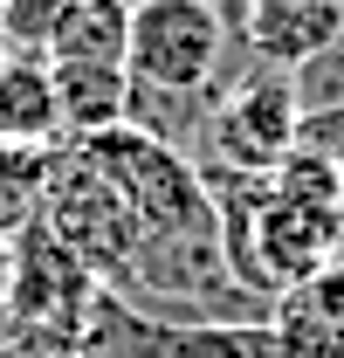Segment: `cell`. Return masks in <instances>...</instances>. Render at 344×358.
Listing matches in <instances>:
<instances>
[{
	"mask_svg": "<svg viewBox=\"0 0 344 358\" xmlns=\"http://www.w3.org/2000/svg\"><path fill=\"white\" fill-rule=\"evenodd\" d=\"M42 227L89 268V275H96V282H103V289H124V282H131V262H138V221H131L124 193L96 173L76 145H55Z\"/></svg>",
	"mask_w": 344,
	"mask_h": 358,
	"instance_id": "1",
	"label": "cell"
},
{
	"mask_svg": "<svg viewBox=\"0 0 344 358\" xmlns=\"http://www.w3.org/2000/svg\"><path fill=\"white\" fill-rule=\"evenodd\" d=\"M331 268H344V207L268 193L248 221V234H241V255L227 275H234L241 296H289V289L331 275Z\"/></svg>",
	"mask_w": 344,
	"mask_h": 358,
	"instance_id": "2",
	"label": "cell"
},
{
	"mask_svg": "<svg viewBox=\"0 0 344 358\" xmlns=\"http://www.w3.org/2000/svg\"><path fill=\"white\" fill-rule=\"evenodd\" d=\"M227 62V14L214 0H131V83L166 96H207Z\"/></svg>",
	"mask_w": 344,
	"mask_h": 358,
	"instance_id": "3",
	"label": "cell"
},
{
	"mask_svg": "<svg viewBox=\"0 0 344 358\" xmlns=\"http://www.w3.org/2000/svg\"><path fill=\"white\" fill-rule=\"evenodd\" d=\"M303 145V90L282 69H248L241 83L207 110V166L268 179Z\"/></svg>",
	"mask_w": 344,
	"mask_h": 358,
	"instance_id": "4",
	"label": "cell"
},
{
	"mask_svg": "<svg viewBox=\"0 0 344 358\" xmlns=\"http://www.w3.org/2000/svg\"><path fill=\"white\" fill-rule=\"evenodd\" d=\"M48 69H55L62 145H89L131 124V69H89V62H48Z\"/></svg>",
	"mask_w": 344,
	"mask_h": 358,
	"instance_id": "5",
	"label": "cell"
},
{
	"mask_svg": "<svg viewBox=\"0 0 344 358\" xmlns=\"http://www.w3.org/2000/svg\"><path fill=\"white\" fill-rule=\"evenodd\" d=\"M0 145H62L48 55H0Z\"/></svg>",
	"mask_w": 344,
	"mask_h": 358,
	"instance_id": "6",
	"label": "cell"
},
{
	"mask_svg": "<svg viewBox=\"0 0 344 358\" xmlns=\"http://www.w3.org/2000/svg\"><path fill=\"white\" fill-rule=\"evenodd\" d=\"M124 55H131V0H76L62 35L48 42V62L124 69Z\"/></svg>",
	"mask_w": 344,
	"mask_h": 358,
	"instance_id": "7",
	"label": "cell"
},
{
	"mask_svg": "<svg viewBox=\"0 0 344 358\" xmlns=\"http://www.w3.org/2000/svg\"><path fill=\"white\" fill-rule=\"evenodd\" d=\"M48 166H55V145H0V241L42 221Z\"/></svg>",
	"mask_w": 344,
	"mask_h": 358,
	"instance_id": "8",
	"label": "cell"
},
{
	"mask_svg": "<svg viewBox=\"0 0 344 358\" xmlns=\"http://www.w3.org/2000/svg\"><path fill=\"white\" fill-rule=\"evenodd\" d=\"M76 0H0V42L14 55H48Z\"/></svg>",
	"mask_w": 344,
	"mask_h": 358,
	"instance_id": "9",
	"label": "cell"
},
{
	"mask_svg": "<svg viewBox=\"0 0 344 358\" xmlns=\"http://www.w3.org/2000/svg\"><path fill=\"white\" fill-rule=\"evenodd\" d=\"M289 7H324V0H248L241 14H289Z\"/></svg>",
	"mask_w": 344,
	"mask_h": 358,
	"instance_id": "10",
	"label": "cell"
},
{
	"mask_svg": "<svg viewBox=\"0 0 344 358\" xmlns=\"http://www.w3.org/2000/svg\"><path fill=\"white\" fill-rule=\"evenodd\" d=\"M338 207H344V159H338Z\"/></svg>",
	"mask_w": 344,
	"mask_h": 358,
	"instance_id": "11",
	"label": "cell"
},
{
	"mask_svg": "<svg viewBox=\"0 0 344 358\" xmlns=\"http://www.w3.org/2000/svg\"><path fill=\"white\" fill-rule=\"evenodd\" d=\"M338 152H344V103H338Z\"/></svg>",
	"mask_w": 344,
	"mask_h": 358,
	"instance_id": "12",
	"label": "cell"
},
{
	"mask_svg": "<svg viewBox=\"0 0 344 358\" xmlns=\"http://www.w3.org/2000/svg\"><path fill=\"white\" fill-rule=\"evenodd\" d=\"M0 262H7V241H0Z\"/></svg>",
	"mask_w": 344,
	"mask_h": 358,
	"instance_id": "13",
	"label": "cell"
},
{
	"mask_svg": "<svg viewBox=\"0 0 344 358\" xmlns=\"http://www.w3.org/2000/svg\"><path fill=\"white\" fill-rule=\"evenodd\" d=\"M0 55H7V42H0Z\"/></svg>",
	"mask_w": 344,
	"mask_h": 358,
	"instance_id": "14",
	"label": "cell"
}]
</instances>
